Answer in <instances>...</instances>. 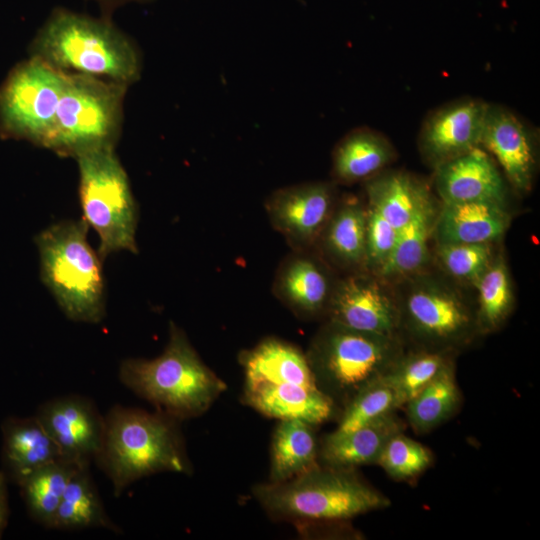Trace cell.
Returning a JSON list of instances; mask_svg holds the SVG:
<instances>
[{
    "instance_id": "cell-26",
    "label": "cell",
    "mask_w": 540,
    "mask_h": 540,
    "mask_svg": "<svg viewBox=\"0 0 540 540\" xmlns=\"http://www.w3.org/2000/svg\"><path fill=\"white\" fill-rule=\"evenodd\" d=\"M80 466L71 477L55 514L52 529L104 528L122 533L108 516L89 470Z\"/></svg>"
},
{
    "instance_id": "cell-5",
    "label": "cell",
    "mask_w": 540,
    "mask_h": 540,
    "mask_svg": "<svg viewBox=\"0 0 540 540\" xmlns=\"http://www.w3.org/2000/svg\"><path fill=\"white\" fill-rule=\"evenodd\" d=\"M253 492L272 517L300 523L340 522L391 505L355 469L319 463L284 482L257 485Z\"/></svg>"
},
{
    "instance_id": "cell-21",
    "label": "cell",
    "mask_w": 540,
    "mask_h": 540,
    "mask_svg": "<svg viewBox=\"0 0 540 540\" xmlns=\"http://www.w3.org/2000/svg\"><path fill=\"white\" fill-rule=\"evenodd\" d=\"M404 429L405 423L394 412L346 434L330 433L318 447V463L345 469L376 464L387 441Z\"/></svg>"
},
{
    "instance_id": "cell-35",
    "label": "cell",
    "mask_w": 540,
    "mask_h": 540,
    "mask_svg": "<svg viewBox=\"0 0 540 540\" xmlns=\"http://www.w3.org/2000/svg\"><path fill=\"white\" fill-rule=\"evenodd\" d=\"M398 235V229L391 225L373 208L366 207V242L364 269L371 274L386 263L390 257Z\"/></svg>"
},
{
    "instance_id": "cell-11",
    "label": "cell",
    "mask_w": 540,
    "mask_h": 540,
    "mask_svg": "<svg viewBox=\"0 0 540 540\" xmlns=\"http://www.w3.org/2000/svg\"><path fill=\"white\" fill-rule=\"evenodd\" d=\"M67 73L32 57L13 70L0 90V128L44 147Z\"/></svg>"
},
{
    "instance_id": "cell-30",
    "label": "cell",
    "mask_w": 540,
    "mask_h": 540,
    "mask_svg": "<svg viewBox=\"0 0 540 540\" xmlns=\"http://www.w3.org/2000/svg\"><path fill=\"white\" fill-rule=\"evenodd\" d=\"M85 464L60 459L32 473L20 485L30 516L46 528H51L66 487Z\"/></svg>"
},
{
    "instance_id": "cell-32",
    "label": "cell",
    "mask_w": 540,
    "mask_h": 540,
    "mask_svg": "<svg viewBox=\"0 0 540 540\" xmlns=\"http://www.w3.org/2000/svg\"><path fill=\"white\" fill-rule=\"evenodd\" d=\"M493 245V243L436 244L435 258L448 276L474 287L496 256Z\"/></svg>"
},
{
    "instance_id": "cell-29",
    "label": "cell",
    "mask_w": 540,
    "mask_h": 540,
    "mask_svg": "<svg viewBox=\"0 0 540 540\" xmlns=\"http://www.w3.org/2000/svg\"><path fill=\"white\" fill-rule=\"evenodd\" d=\"M455 357L456 354L443 351L406 349L380 380L393 390L401 408L446 367L455 363Z\"/></svg>"
},
{
    "instance_id": "cell-37",
    "label": "cell",
    "mask_w": 540,
    "mask_h": 540,
    "mask_svg": "<svg viewBox=\"0 0 540 540\" xmlns=\"http://www.w3.org/2000/svg\"><path fill=\"white\" fill-rule=\"evenodd\" d=\"M98 3L100 6L103 16L110 17L111 13L118 7L130 3V2H138V3H144L149 2L152 0H94Z\"/></svg>"
},
{
    "instance_id": "cell-6",
    "label": "cell",
    "mask_w": 540,
    "mask_h": 540,
    "mask_svg": "<svg viewBox=\"0 0 540 540\" xmlns=\"http://www.w3.org/2000/svg\"><path fill=\"white\" fill-rule=\"evenodd\" d=\"M405 350L400 337L327 320L312 339L306 357L317 387L336 408L343 409L361 390L380 380Z\"/></svg>"
},
{
    "instance_id": "cell-33",
    "label": "cell",
    "mask_w": 540,
    "mask_h": 540,
    "mask_svg": "<svg viewBox=\"0 0 540 540\" xmlns=\"http://www.w3.org/2000/svg\"><path fill=\"white\" fill-rule=\"evenodd\" d=\"M399 409L393 390L381 380L361 390L343 409L334 435H342L377 421Z\"/></svg>"
},
{
    "instance_id": "cell-1",
    "label": "cell",
    "mask_w": 540,
    "mask_h": 540,
    "mask_svg": "<svg viewBox=\"0 0 540 540\" xmlns=\"http://www.w3.org/2000/svg\"><path fill=\"white\" fill-rule=\"evenodd\" d=\"M32 57L66 73H80L126 86L141 75L140 52L110 17L55 8L38 30Z\"/></svg>"
},
{
    "instance_id": "cell-36",
    "label": "cell",
    "mask_w": 540,
    "mask_h": 540,
    "mask_svg": "<svg viewBox=\"0 0 540 540\" xmlns=\"http://www.w3.org/2000/svg\"><path fill=\"white\" fill-rule=\"evenodd\" d=\"M7 478L3 471H0V537L5 529L8 519V503H7Z\"/></svg>"
},
{
    "instance_id": "cell-23",
    "label": "cell",
    "mask_w": 540,
    "mask_h": 540,
    "mask_svg": "<svg viewBox=\"0 0 540 540\" xmlns=\"http://www.w3.org/2000/svg\"><path fill=\"white\" fill-rule=\"evenodd\" d=\"M395 158L387 138L372 129L361 127L346 134L332 156V175L340 183L367 180L381 172Z\"/></svg>"
},
{
    "instance_id": "cell-18",
    "label": "cell",
    "mask_w": 540,
    "mask_h": 540,
    "mask_svg": "<svg viewBox=\"0 0 540 540\" xmlns=\"http://www.w3.org/2000/svg\"><path fill=\"white\" fill-rule=\"evenodd\" d=\"M505 204L493 201L442 203L433 238L441 243H495L509 228Z\"/></svg>"
},
{
    "instance_id": "cell-31",
    "label": "cell",
    "mask_w": 540,
    "mask_h": 540,
    "mask_svg": "<svg viewBox=\"0 0 540 540\" xmlns=\"http://www.w3.org/2000/svg\"><path fill=\"white\" fill-rule=\"evenodd\" d=\"M477 291L476 316L481 336L499 330L510 316L514 293L508 266L495 256L474 285Z\"/></svg>"
},
{
    "instance_id": "cell-14",
    "label": "cell",
    "mask_w": 540,
    "mask_h": 540,
    "mask_svg": "<svg viewBox=\"0 0 540 540\" xmlns=\"http://www.w3.org/2000/svg\"><path fill=\"white\" fill-rule=\"evenodd\" d=\"M35 416L65 459L78 464L95 461L103 443L105 417L91 399L78 394L59 396L40 405Z\"/></svg>"
},
{
    "instance_id": "cell-19",
    "label": "cell",
    "mask_w": 540,
    "mask_h": 540,
    "mask_svg": "<svg viewBox=\"0 0 540 540\" xmlns=\"http://www.w3.org/2000/svg\"><path fill=\"white\" fill-rule=\"evenodd\" d=\"M2 433L3 473L18 486L36 470L64 458L35 415L8 418Z\"/></svg>"
},
{
    "instance_id": "cell-28",
    "label": "cell",
    "mask_w": 540,
    "mask_h": 540,
    "mask_svg": "<svg viewBox=\"0 0 540 540\" xmlns=\"http://www.w3.org/2000/svg\"><path fill=\"white\" fill-rule=\"evenodd\" d=\"M461 403L462 394L456 379L455 363H452L404 407L412 429L425 434L452 418Z\"/></svg>"
},
{
    "instance_id": "cell-22",
    "label": "cell",
    "mask_w": 540,
    "mask_h": 540,
    "mask_svg": "<svg viewBox=\"0 0 540 540\" xmlns=\"http://www.w3.org/2000/svg\"><path fill=\"white\" fill-rule=\"evenodd\" d=\"M439 207L429 199L398 230L394 249L375 276L386 283H398L426 271L431 260L430 239L433 237Z\"/></svg>"
},
{
    "instance_id": "cell-2",
    "label": "cell",
    "mask_w": 540,
    "mask_h": 540,
    "mask_svg": "<svg viewBox=\"0 0 540 540\" xmlns=\"http://www.w3.org/2000/svg\"><path fill=\"white\" fill-rule=\"evenodd\" d=\"M104 417L103 443L95 462L111 481L115 497L152 474L191 471L178 420L121 405Z\"/></svg>"
},
{
    "instance_id": "cell-12",
    "label": "cell",
    "mask_w": 540,
    "mask_h": 540,
    "mask_svg": "<svg viewBox=\"0 0 540 540\" xmlns=\"http://www.w3.org/2000/svg\"><path fill=\"white\" fill-rule=\"evenodd\" d=\"M385 284L371 273H355L336 281L325 312L327 320L363 332L400 337L397 299Z\"/></svg>"
},
{
    "instance_id": "cell-27",
    "label": "cell",
    "mask_w": 540,
    "mask_h": 540,
    "mask_svg": "<svg viewBox=\"0 0 540 540\" xmlns=\"http://www.w3.org/2000/svg\"><path fill=\"white\" fill-rule=\"evenodd\" d=\"M312 427L299 419L280 420L272 437L269 482H284L318 464Z\"/></svg>"
},
{
    "instance_id": "cell-16",
    "label": "cell",
    "mask_w": 540,
    "mask_h": 540,
    "mask_svg": "<svg viewBox=\"0 0 540 540\" xmlns=\"http://www.w3.org/2000/svg\"><path fill=\"white\" fill-rule=\"evenodd\" d=\"M535 140L534 132L520 117L501 105L488 103L481 146L494 156L505 178L519 193L528 192L533 184Z\"/></svg>"
},
{
    "instance_id": "cell-9",
    "label": "cell",
    "mask_w": 540,
    "mask_h": 540,
    "mask_svg": "<svg viewBox=\"0 0 540 540\" xmlns=\"http://www.w3.org/2000/svg\"><path fill=\"white\" fill-rule=\"evenodd\" d=\"M127 87L104 78L67 73L44 148L73 158L96 149L115 148Z\"/></svg>"
},
{
    "instance_id": "cell-34",
    "label": "cell",
    "mask_w": 540,
    "mask_h": 540,
    "mask_svg": "<svg viewBox=\"0 0 540 540\" xmlns=\"http://www.w3.org/2000/svg\"><path fill=\"white\" fill-rule=\"evenodd\" d=\"M432 462L433 454L426 446L399 432L387 441L376 464L391 478L407 480L424 472Z\"/></svg>"
},
{
    "instance_id": "cell-15",
    "label": "cell",
    "mask_w": 540,
    "mask_h": 540,
    "mask_svg": "<svg viewBox=\"0 0 540 540\" xmlns=\"http://www.w3.org/2000/svg\"><path fill=\"white\" fill-rule=\"evenodd\" d=\"M488 103L462 98L431 112L423 122L418 146L433 168L481 146Z\"/></svg>"
},
{
    "instance_id": "cell-3",
    "label": "cell",
    "mask_w": 540,
    "mask_h": 540,
    "mask_svg": "<svg viewBox=\"0 0 540 540\" xmlns=\"http://www.w3.org/2000/svg\"><path fill=\"white\" fill-rule=\"evenodd\" d=\"M244 400L261 414L311 425L329 420L336 406L317 387L306 354L277 338H267L240 356Z\"/></svg>"
},
{
    "instance_id": "cell-8",
    "label": "cell",
    "mask_w": 540,
    "mask_h": 540,
    "mask_svg": "<svg viewBox=\"0 0 540 540\" xmlns=\"http://www.w3.org/2000/svg\"><path fill=\"white\" fill-rule=\"evenodd\" d=\"M400 337L412 348L457 354L481 336L475 303L426 271L398 282Z\"/></svg>"
},
{
    "instance_id": "cell-10",
    "label": "cell",
    "mask_w": 540,
    "mask_h": 540,
    "mask_svg": "<svg viewBox=\"0 0 540 540\" xmlns=\"http://www.w3.org/2000/svg\"><path fill=\"white\" fill-rule=\"evenodd\" d=\"M82 220L98 235L102 261L119 251L137 253V204L115 148L77 156Z\"/></svg>"
},
{
    "instance_id": "cell-7",
    "label": "cell",
    "mask_w": 540,
    "mask_h": 540,
    "mask_svg": "<svg viewBox=\"0 0 540 540\" xmlns=\"http://www.w3.org/2000/svg\"><path fill=\"white\" fill-rule=\"evenodd\" d=\"M88 225L66 220L40 232L35 241L41 279L67 318L99 323L105 316L102 259L87 239Z\"/></svg>"
},
{
    "instance_id": "cell-24",
    "label": "cell",
    "mask_w": 540,
    "mask_h": 540,
    "mask_svg": "<svg viewBox=\"0 0 540 540\" xmlns=\"http://www.w3.org/2000/svg\"><path fill=\"white\" fill-rule=\"evenodd\" d=\"M365 191L367 206L377 211L398 230L432 198L425 182L401 170L379 172L366 180Z\"/></svg>"
},
{
    "instance_id": "cell-25",
    "label": "cell",
    "mask_w": 540,
    "mask_h": 540,
    "mask_svg": "<svg viewBox=\"0 0 540 540\" xmlns=\"http://www.w3.org/2000/svg\"><path fill=\"white\" fill-rule=\"evenodd\" d=\"M320 237L326 255L345 268H363L366 242V207L349 197L334 207Z\"/></svg>"
},
{
    "instance_id": "cell-20",
    "label": "cell",
    "mask_w": 540,
    "mask_h": 540,
    "mask_svg": "<svg viewBox=\"0 0 540 540\" xmlns=\"http://www.w3.org/2000/svg\"><path fill=\"white\" fill-rule=\"evenodd\" d=\"M333 285L318 260L294 250L277 271L274 288L278 298L296 314L313 317L326 312Z\"/></svg>"
},
{
    "instance_id": "cell-4",
    "label": "cell",
    "mask_w": 540,
    "mask_h": 540,
    "mask_svg": "<svg viewBox=\"0 0 540 540\" xmlns=\"http://www.w3.org/2000/svg\"><path fill=\"white\" fill-rule=\"evenodd\" d=\"M119 379L158 412L178 421L203 414L226 389L173 322L164 351L153 359H124Z\"/></svg>"
},
{
    "instance_id": "cell-17",
    "label": "cell",
    "mask_w": 540,
    "mask_h": 540,
    "mask_svg": "<svg viewBox=\"0 0 540 540\" xmlns=\"http://www.w3.org/2000/svg\"><path fill=\"white\" fill-rule=\"evenodd\" d=\"M433 180L441 203L506 201L504 177L481 146L434 168Z\"/></svg>"
},
{
    "instance_id": "cell-13",
    "label": "cell",
    "mask_w": 540,
    "mask_h": 540,
    "mask_svg": "<svg viewBox=\"0 0 540 540\" xmlns=\"http://www.w3.org/2000/svg\"><path fill=\"white\" fill-rule=\"evenodd\" d=\"M335 189L328 182H307L275 190L265 203L272 226L296 251L319 239L334 209Z\"/></svg>"
}]
</instances>
